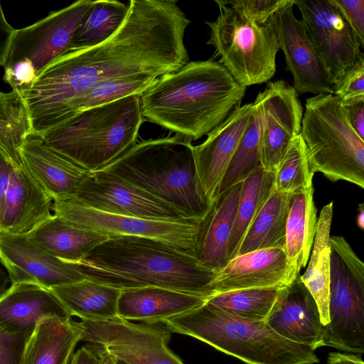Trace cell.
<instances>
[{
  "mask_svg": "<svg viewBox=\"0 0 364 364\" xmlns=\"http://www.w3.org/2000/svg\"><path fill=\"white\" fill-rule=\"evenodd\" d=\"M191 21L174 0H131L119 29L96 46L69 50L48 64L21 97L31 132L57 127L70 104L102 80L156 77L189 62L184 43Z\"/></svg>",
  "mask_w": 364,
  "mask_h": 364,
  "instance_id": "cell-1",
  "label": "cell"
},
{
  "mask_svg": "<svg viewBox=\"0 0 364 364\" xmlns=\"http://www.w3.org/2000/svg\"><path fill=\"white\" fill-rule=\"evenodd\" d=\"M72 316L50 289L31 282L11 284L0 296V328L28 336L39 320Z\"/></svg>",
  "mask_w": 364,
  "mask_h": 364,
  "instance_id": "cell-22",
  "label": "cell"
},
{
  "mask_svg": "<svg viewBox=\"0 0 364 364\" xmlns=\"http://www.w3.org/2000/svg\"><path fill=\"white\" fill-rule=\"evenodd\" d=\"M102 212L154 220H191L173 207L103 170L88 172L69 198Z\"/></svg>",
  "mask_w": 364,
  "mask_h": 364,
  "instance_id": "cell-15",
  "label": "cell"
},
{
  "mask_svg": "<svg viewBox=\"0 0 364 364\" xmlns=\"http://www.w3.org/2000/svg\"><path fill=\"white\" fill-rule=\"evenodd\" d=\"M245 91L219 62L191 61L158 77L139 96L140 109L146 121L194 141L240 106Z\"/></svg>",
  "mask_w": 364,
  "mask_h": 364,
  "instance_id": "cell-3",
  "label": "cell"
},
{
  "mask_svg": "<svg viewBox=\"0 0 364 364\" xmlns=\"http://www.w3.org/2000/svg\"><path fill=\"white\" fill-rule=\"evenodd\" d=\"M299 272L284 250L250 252L235 257L218 272L212 296L242 289L282 288L295 280Z\"/></svg>",
  "mask_w": 364,
  "mask_h": 364,
  "instance_id": "cell-17",
  "label": "cell"
},
{
  "mask_svg": "<svg viewBox=\"0 0 364 364\" xmlns=\"http://www.w3.org/2000/svg\"><path fill=\"white\" fill-rule=\"evenodd\" d=\"M364 48V0H333Z\"/></svg>",
  "mask_w": 364,
  "mask_h": 364,
  "instance_id": "cell-42",
  "label": "cell"
},
{
  "mask_svg": "<svg viewBox=\"0 0 364 364\" xmlns=\"http://www.w3.org/2000/svg\"><path fill=\"white\" fill-rule=\"evenodd\" d=\"M93 1H75L29 26L15 29L3 65V80L14 91L22 96L48 64L70 50L75 31Z\"/></svg>",
  "mask_w": 364,
  "mask_h": 364,
  "instance_id": "cell-9",
  "label": "cell"
},
{
  "mask_svg": "<svg viewBox=\"0 0 364 364\" xmlns=\"http://www.w3.org/2000/svg\"><path fill=\"white\" fill-rule=\"evenodd\" d=\"M70 364H102V362L91 348L82 346L73 354Z\"/></svg>",
  "mask_w": 364,
  "mask_h": 364,
  "instance_id": "cell-46",
  "label": "cell"
},
{
  "mask_svg": "<svg viewBox=\"0 0 364 364\" xmlns=\"http://www.w3.org/2000/svg\"><path fill=\"white\" fill-rule=\"evenodd\" d=\"M313 186L291 193L286 224L285 252L301 270L309 259L317 228Z\"/></svg>",
  "mask_w": 364,
  "mask_h": 364,
  "instance_id": "cell-30",
  "label": "cell"
},
{
  "mask_svg": "<svg viewBox=\"0 0 364 364\" xmlns=\"http://www.w3.org/2000/svg\"><path fill=\"white\" fill-rule=\"evenodd\" d=\"M82 339L98 355L127 364H185L168 346L171 332L161 323L113 319L77 322Z\"/></svg>",
  "mask_w": 364,
  "mask_h": 364,
  "instance_id": "cell-11",
  "label": "cell"
},
{
  "mask_svg": "<svg viewBox=\"0 0 364 364\" xmlns=\"http://www.w3.org/2000/svg\"><path fill=\"white\" fill-rule=\"evenodd\" d=\"M14 165L0 146V220L11 171Z\"/></svg>",
  "mask_w": 364,
  "mask_h": 364,
  "instance_id": "cell-44",
  "label": "cell"
},
{
  "mask_svg": "<svg viewBox=\"0 0 364 364\" xmlns=\"http://www.w3.org/2000/svg\"><path fill=\"white\" fill-rule=\"evenodd\" d=\"M19 156L22 165L53 198H69L89 171L50 149L42 136L30 133L23 140Z\"/></svg>",
  "mask_w": 364,
  "mask_h": 364,
  "instance_id": "cell-23",
  "label": "cell"
},
{
  "mask_svg": "<svg viewBox=\"0 0 364 364\" xmlns=\"http://www.w3.org/2000/svg\"><path fill=\"white\" fill-rule=\"evenodd\" d=\"M224 1V0H223ZM291 0H231L224 2L249 21L264 23Z\"/></svg>",
  "mask_w": 364,
  "mask_h": 364,
  "instance_id": "cell-39",
  "label": "cell"
},
{
  "mask_svg": "<svg viewBox=\"0 0 364 364\" xmlns=\"http://www.w3.org/2000/svg\"><path fill=\"white\" fill-rule=\"evenodd\" d=\"M294 5L335 84L364 58L356 33L333 0H294Z\"/></svg>",
  "mask_w": 364,
  "mask_h": 364,
  "instance_id": "cell-13",
  "label": "cell"
},
{
  "mask_svg": "<svg viewBox=\"0 0 364 364\" xmlns=\"http://www.w3.org/2000/svg\"><path fill=\"white\" fill-rule=\"evenodd\" d=\"M300 136L309 167L332 181L364 188V140L350 126L341 100L320 94L306 100Z\"/></svg>",
  "mask_w": 364,
  "mask_h": 364,
  "instance_id": "cell-7",
  "label": "cell"
},
{
  "mask_svg": "<svg viewBox=\"0 0 364 364\" xmlns=\"http://www.w3.org/2000/svg\"><path fill=\"white\" fill-rule=\"evenodd\" d=\"M31 133L28 115L22 97L16 91H0V146L15 167L22 166L19 149Z\"/></svg>",
  "mask_w": 364,
  "mask_h": 364,
  "instance_id": "cell-35",
  "label": "cell"
},
{
  "mask_svg": "<svg viewBox=\"0 0 364 364\" xmlns=\"http://www.w3.org/2000/svg\"><path fill=\"white\" fill-rule=\"evenodd\" d=\"M14 31L6 19L0 1V66L4 65Z\"/></svg>",
  "mask_w": 364,
  "mask_h": 364,
  "instance_id": "cell-45",
  "label": "cell"
},
{
  "mask_svg": "<svg viewBox=\"0 0 364 364\" xmlns=\"http://www.w3.org/2000/svg\"><path fill=\"white\" fill-rule=\"evenodd\" d=\"M282 288L229 291L211 296L206 302L237 316L265 321L275 306Z\"/></svg>",
  "mask_w": 364,
  "mask_h": 364,
  "instance_id": "cell-36",
  "label": "cell"
},
{
  "mask_svg": "<svg viewBox=\"0 0 364 364\" xmlns=\"http://www.w3.org/2000/svg\"><path fill=\"white\" fill-rule=\"evenodd\" d=\"M265 322L283 338L314 350L322 347L323 328L317 305L300 274L283 287Z\"/></svg>",
  "mask_w": 364,
  "mask_h": 364,
  "instance_id": "cell-20",
  "label": "cell"
},
{
  "mask_svg": "<svg viewBox=\"0 0 364 364\" xmlns=\"http://www.w3.org/2000/svg\"><path fill=\"white\" fill-rule=\"evenodd\" d=\"M333 203L325 205L317 220L313 250L300 279L314 299L323 326L328 323L331 282V227Z\"/></svg>",
  "mask_w": 364,
  "mask_h": 364,
  "instance_id": "cell-28",
  "label": "cell"
},
{
  "mask_svg": "<svg viewBox=\"0 0 364 364\" xmlns=\"http://www.w3.org/2000/svg\"><path fill=\"white\" fill-rule=\"evenodd\" d=\"M139 96L81 111L41 136L48 146L84 170L98 171L136 144L143 122Z\"/></svg>",
  "mask_w": 364,
  "mask_h": 364,
  "instance_id": "cell-6",
  "label": "cell"
},
{
  "mask_svg": "<svg viewBox=\"0 0 364 364\" xmlns=\"http://www.w3.org/2000/svg\"><path fill=\"white\" fill-rule=\"evenodd\" d=\"M290 196L289 193H272L247 230L236 256L269 248L285 251Z\"/></svg>",
  "mask_w": 364,
  "mask_h": 364,
  "instance_id": "cell-31",
  "label": "cell"
},
{
  "mask_svg": "<svg viewBox=\"0 0 364 364\" xmlns=\"http://www.w3.org/2000/svg\"><path fill=\"white\" fill-rule=\"evenodd\" d=\"M82 333L72 318H41L26 342L20 364H70Z\"/></svg>",
  "mask_w": 364,
  "mask_h": 364,
  "instance_id": "cell-26",
  "label": "cell"
},
{
  "mask_svg": "<svg viewBox=\"0 0 364 364\" xmlns=\"http://www.w3.org/2000/svg\"><path fill=\"white\" fill-rule=\"evenodd\" d=\"M294 0L277 11L270 18L279 47L285 57V70L293 76L298 95L304 93L334 95V84L316 51L301 20L293 12Z\"/></svg>",
  "mask_w": 364,
  "mask_h": 364,
  "instance_id": "cell-16",
  "label": "cell"
},
{
  "mask_svg": "<svg viewBox=\"0 0 364 364\" xmlns=\"http://www.w3.org/2000/svg\"><path fill=\"white\" fill-rule=\"evenodd\" d=\"M313 177L305 145L299 134L293 140L275 169V191L291 193L311 187Z\"/></svg>",
  "mask_w": 364,
  "mask_h": 364,
  "instance_id": "cell-38",
  "label": "cell"
},
{
  "mask_svg": "<svg viewBox=\"0 0 364 364\" xmlns=\"http://www.w3.org/2000/svg\"><path fill=\"white\" fill-rule=\"evenodd\" d=\"M253 105V104H252ZM262 167L258 117L253 107L247 128L220 182L216 197Z\"/></svg>",
  "mask_w": 364,
  "mask_h": 364,
  "instance_id": "cell-37",
  "label": "cell"
},
{
  "mask_svg": "<svg viewBox=\"0 0 364 364\" xmlns=\"http://www.w3.org/2000/svg\"><path fill=\"white\" fill-rule=\"evenodd\" d=\"M171 333L193 337L247 364H315L312 348L287 340L265 321L228 314L206 301L161 322Z\"/></svg>",
  "mask_w": 364,
  "mask_h": 364,
  "instance_id": "cell-5",
  "label": "cell"
},
{
  "mask_svg": "<svg viewBox=\"0 0 364 364\" xmlns=\"http://www.w3.org/2000/svg\"><path fill=\"white\" fill-rule=\"evenodd\" d=\"M219 14L205 21L208 45L213 46L221 63L242 87L268 82L276 72L279 42L271 21L252 22L223 0H215Z\"/></svg>",
  "mask_w": 364,
  "mask_h": 364,
  "instance_id": "cell-8",
  "label": "cell"
},
{
  "mask_svg": "<svg viewBox=\"0 0 364 364\" xmlns=\"http://www.w3.org/2000/svg\"><path fill=\"white\" fill-rule=\"evenodd\" d=\"M241 188L242 182L218 196L200 223L194 255L203 265L217 272L229 262L228 248Z\"/></svg>",
  "mask_w": 364,
  "mask_h": 364,
  "instance_id": "cell-24",
  "label": "cell"
},
{
  "mask_svg": "<svg viewBox=\"0 0 364 364\" xmlns=\"http://www.w3.org/2000/svg\"><path fill=\"white\" fill-rule=\"evenodd\" d=\"M208 298L161 287L124 289L118 299L117 316L129 321L161 323L202 305Z\"/></svg>",
  "mask_w": 364,
  "mask_h": 364,
  "instance_id": "cell-25",
  "label": "cell"
},
{
  "mask_svg": "<svg viewBox=\"0 0 364 364\" xmlns=\"http://www.w3.org/2000/svg\"><path fill=\"white\" fill-rule=\"evenodd\" d=\"M101 170L173 207L188 219L201 221L213 203L198 178L194 146L178 134L135 144Z\"/></svg>",
  "mask_w": 364,
  "mask_h": 364,
  "instance_id": "cell-4",
  "label": "cell"
},
{
  "mask_svg": "<svg viewBox=\"0 0 364 364\" xmlns=\"http://www.w3.org/2000/svg\"><path fill=\"white\" fill-rule=\"evenodd\" d=\"M361 356L355 353L331 352L327 364H364Z\"/></svg>",
  "mask_w": 364,
  "mask_h": 364,
  "instance_id": "cell-47",
  "label": "cell"
},
{
  "mask_svg": "<svg viewBox=\"0 0 364 364\" xmlns=\"http://www.w3.org/2000/svg\"><path fill=\"white\" fill-rule=\"evenodd\" d=\"M334 95L342 101L364 97V58L334 84Z\"/></svg>",
  "mask_w": 364,
  "mask_h": 364,
  "instance_id": "cell-40",
  "label": "cell"
},
{
  "mask_svg": "<svg viewBox=\"0 0 364 364\" xmlns=\"http://www.w3.org/2000/svg\"><path fill=\"white\" fill-rule=\"evenodd\" d=\"M128 9L129 2L94 1L75 31L70 50L90 48L108 39L121 26Z\"/></svg>",
  "mask_w": 364,
  "mask_h": 364,
  "instance_id": "cell-33",
  "label": "cell"
},
{
  "mask_svg": "<svg viewBox=\"0 0 364 364\" xmlns=\"http://www.w3.org/2000/svg\"><path fill=\"white\" fill-rule=\"evenodd\" d=\"M71 263L86 279L121 290L161 287L206 297L218 274L193 254L139 236L110 237Z\"/></svg>",
  "mask_w": 364,
  "mask_h": 364,
  "instance_id": "cell-2",
  "label": "cell"
},
{
  "mask_svg": "<svg viewBox=\"0 0 364 364\" xmlns=\"http://www.w3.org/2000/svg\"><path fill=\"white\" fill-rule=\"evenodd\" d=\"M9 280V277L6 276L4 271L0 268V296L6 290Z\"/></svg>",
  "mask_w": 364,
  "mask_h": 364,
  "instance_id": "cell-49",
  "label": "cell"
},
{
  "mask_svg": "<svg viewBox=\"0 0 364 364\" xmlns=\"http://www.w3.org/2000/svg\"><path fill=\"white\" fill-rule=\"evenodd\" d=\"M356 223L360 230L364 229V205L363 203L358 204V213L356 216Z\"/></svg>",
  "mask_w": 364,
  "mask_h": 364,
  "instance_id": "cell-48",
  "label": "cell"
},
{
  "mask_svg": "<svg viewBox=\"0 0 364 364\" xmlns=\"http://www.w3.org/2000/svg\"><path fill=\"white\" fill-rule=\"evenodd\" d=\"M51 210L77 227L110 237L139 236L160 240L194 255L200 221H163L107 213L72 198L55 199Z\"/></svg>",
  "mask_w": 364,
  "mask_h": 364,
  "instance_id": "cell-12",
  "label": "cell"
},
{
  "mask_svg": "<svg viewBox=\"0 0 364 364\" xmlns=\"http://www.w3.org/2000/svg\"><path fill=\"white\" fill-rule=\"evenodd\" d=\"M106 357V356H105ZM111 359V358H110ZM112 364H127L123 361L118 360H112L111 359Z\"/></svg>",
  "mask_w": 364,
  "mask_h": 364,
  "instance_id": "cell-51",
  "label": "cell"
},
{
  "mask_svg": "<svg viewBox=\"0 0 364 364\" xmlns=\"http://www.w3.org/2000/svg\"><path fill=\"white\" fill-rule=\"evenodd\" d=\"M157 78L151 75H133L107 79L97 82L70 104L59 124L85 109L112 102L127 96L141 95L153 85Z\"/></svg>",
  "mask_w": 364,
  "mask_h": 364,
  "instance_id": "cell-34",
  "label": "cell"
},
{
  "mask_svg": "<svg viewBox=\"0 0 364 364\" xmlns=\"http://www.w3.org/2000/svg\"><path fill=\"white\" fill-rule=\"evenodd\" d=\"M28 338L0 328V364H20Z\"/></svg>",
  "mask_w": 364,
  "mask_h": 364,
  "instance_id": "cell-41",
  "label": "cell"
},
{
  "mask_svg": "<svg viewBox=\"0 0 364 364\" xmlns=\"http://www.w3.org/2000/svg\"><path fill=\"white\" fill-rule=\"evenodd\" d=\"M53 200L23 165L14 166L5 196L0 232L28 235L52 215Z\"/></svg>",
  "mask_w": 364,
  "mask_h": 364,
  "instance_id": "cell-21",
  "label": "cell"
},
{
  "mask_svg": "<svg viewBox=\"0 0 364 364\" xmlns=\"http://www.w3.org/2000/svg\"><path fill=\"white\" fill-rule=\"evenodd\" d=\"M0 262L11 284L31 282L50 289L86 279L71 262L45 252L27 235L0 232Z\"/></svg>",
  "mask_w": 364,
  "mask_h": 364,
  "instance_id": "cell-18",
  "label": "cell"
},
{
  "mask_svg": "<svg viewBox=\"0 0 364 364\" xmlns=\"http://www.w3.org/2000/svg\"><path fill=\"white\" fill-rule=\"evenodd\" d=\"M252 104L258 117L262 165L274 171L300 134L303 107L295 89L282 80L268 82Z\"/></svg>",
  "mask_w": 364,
  "mask_h": 364,
  "instance_id": "cell-14",
  "label": "cell"
},
{
  "mask_svg": "<svg viewBox=\"0 0 364 364\" xmlns=\"http://www.w3.org/2000/svg\"><path fill=\"white\" fill-rule=\"evenodd\" d=\"M50 289L71 316L92 321L118 317L117 304L122 291L119 289L85 279Z\"/></svg>",
  "mask_w": 364,
  "mask_h": 364,
  "instance_id": "cell-29",
  "label": "cell"
},
{
  "mask_svg": "<svg viewBox=\"0 0 364 364\" xmlns=\"http://www.w3.org/2000/svg\"><path fill=\"white\" fill-rule=\"evenodd\" d=\"M274 171L260 167L242 182L237 213L228 248L229 261L236 257L247 230L275 191Z\"/></svg>",
  "mask_w": 364,
  "mask_h": 364,
  "instance_id": "cell-32",
  "label": "cell"
},
{
  "mask_svg": "<svg viewBox=\"0 0 364 364\" xmlns=\"http://www.w3.org/2000/svg\"><path fill=\"white\" fill-rule=\"evenodd\" d=\"M253 109L252 103L237 107L230 114L194 146V158L201 188L210 203L225 171L247 128Z\"/></svg>",
  "mask_w": 364,
  "mask_h": 364,
  "instance_id": "cell-19",
  "label": "cell"
},
{
  "mask_svg": "<svg viewBox=\"0 0 364 364\" xmlns=\"http://www.w3.org/2000/svg\"><path fill=\"white\" fill-rule=\"evenodd\" d=\"M348 120L360 138L364 140V97L341 100Z\"/></svg>",
  "mask_w": 364,
  "mask_h": 364,
  "instance_id": "cell-43",
  "label": "cell"
},
{
  "mask_svg": "<svg viewBox=\"0 0 364 364\" xmlns=\"http://www.w3.org/2000/svg\"><path fill=\"white\" fill-rule=\"evenodd\" d=\"M45 252L61 260L77 262L109 237L77 227L52 215L27 235Z\"/></svg>",
  "mask_w": 364,
  "mask_h": 364,
  "instance_id": "cell-27",
  "label": "cell"
},
{
  "mask_svg": "<svg viewBox=\"0 0 364 364\" xmlns=\"http://www.w3.org/2000/svg\"><path fill=\"white\" fill-rule=\"evenodd\" d=\"M98 356L100 357V358L101 360L102 364H112L111 359L109 358L108 357L100 356V355H98Z\"/></svg>",
  "mask_w": 364,
  "mask_h": 364,
  "instance_id": "cell-50",
  "label": "cell"
},
{
  "mask_svg": "<svg viewBox=\"0 0 364 364\" xmlns=\"http://www.w3.org/2000/svg\"><path fill=\"white\" fill-rule=\"evenodd\" d=\"M328 323L322 346L364 353V264L342 236L331 237Z\"/></svg>",
  "mask_w": 364,
  "mask_h": 364,
  "instance_id": "cell-10",
  "label": "cell"
}]
</instances>
